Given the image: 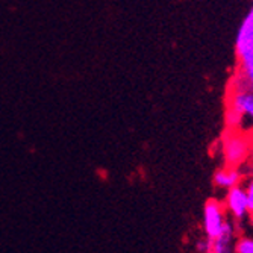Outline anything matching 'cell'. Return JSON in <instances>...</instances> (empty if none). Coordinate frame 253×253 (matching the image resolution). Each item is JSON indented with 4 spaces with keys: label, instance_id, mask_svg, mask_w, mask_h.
<instances>
[{
    "label": "cell",
    "instance_id": "1",
    "mask_svg": "<svg viewBox=\"0 0 253 253\" xmlns=\"http://www.w3.org/2000/svg\"><path fill=\"white\" fill-rule=\"evenodd\" d=\"M224 125L227 130L253 133V89L229 84L224 109Z\"/></svg>",
    "mask_w": 253,
    "mask_h": 253
},
{
    "label": "cell",
    "instance_id": "2",
    "mask_svg": "<svg viewBox=\"0 0 253 253\" xmlns=\"http://www.w3.org/2000/svg\"><path fill=\"white\" fill-rule=\"evenodd\" d=\"M221 155L224 167L240 169L250 159L253 153V144L250 135L238 130H227L221 135Z\"/></svg>",
    "mask_w": 253,
    "mask_h": 253
},
{
    "label": "cell",
    "instance_id": "3",
    "mask_svg": "<svg viewBox=\"0 0 253 253\" xmlns=\"http://www.w3.org/2000/svg\"><path fill=\"white\" fill-rule=\"evenodd\" d=\"M203 232L210 240H215L221 235L227 223L224 203L218 199H208L203 206Z\"/></svg>",
    "mask_w": 253,
    "mask_h": 253
},
{
    "label": "cell",
    "instance_id": "4",
    "mask_svg": "<svg viewBox=\"0 0 253 253\" xmlns=\"http://www.w3.org/2000/svg\"><path fill=\"white\" fill-rule=\"evenodd\" d=\"M223 203H224L226 212H229V215L232 217L234 221H243L249 215L247 196H246V190L243 183L238 187L227 190Z\"/></svg>",
    "mask_w": 253,
    "mask_h": 253
},
{
    "label": "cell",
    "instance_id": "5",
    "mask_svg": "<svg viewBox=\"0 0 253 253\" xmlns=\"http://www.w3.org/2000/svg\"><path fill=\"white\" fill-rule=\"evenodd\" d=\"M243 177H244V174L240 169L221 167V169L215 170V173H214V185L227 191L234 187L241 185Z\"/></svg>",
    "mask_w": 253,
    "mask_h": 253
},
{
    "label": "cell",
    "instance_id": "6",
    "mask_svg": "<svg viewBox=\"0 0 253 253\" xmlns=\"http://www.w3.org/2000/svg\"><path fill=\"white\" fill-rule=\"evenodd\" d=\"M235 250V226L232 221L226 223L223 232L212 241L211 253H234Z\"/></svg>",
    "mask_w": 253,
    "mask_h": 253
},
{
    "label": "cell",
    "instance_id": "7",
    "mask_svg": "<svg viewBox=\"0 0 253 253\" xmlns=\"http://www.w3.org/2000/svg\"><path fill=\"white\" fill-rule=\"evenodd\" d=\"M229 84L234 85H240V86H246V88H252L253 89V64L246 65V67H237L235 73Z\"/></svg>",
    "mask_w": 253,
    "mask_h": 253
},
{
    "label": "cell",
    "instance_id": "8",
    "mask_svg": "<svg viewBox=\"0 0 253 253\" xmlns=\"http://www.w3.org/2000/svg\"><path fill=\"white\" fill-rule=\"evenodd\" d=\"M250 40H253V5H252L250 11L247 12V15L244 17V20L241 21L237 38H235V44L250 41Z\"/></svg>",
    "mask_w": 253,
    "mask_h": 253
},
{
    "label": "cell",
    "instance_id": "9",
    "mask_svg": "<svg viewBox=\"0 0 253 253\" xmlns=\"http://www.w3.org/2000/svg\"><path fill=\"white\" fill-rule=\"evenodd\" d=\"M234 253H253V238L252 237H240L235 241Z\"/></svg>",
    "mask_w": 253,
    "mask_h": 253
},
{
    "label": "cell",
    "instance_id": "10",
    "mask_svg": "<svg viewBox=\"0 0 253 253\" xmlns=\"http://www.w3.org/2000/svg\"><path fill=\"white\" fill-rule=\"evenodd\" d=\"M244 190H246V196H247V208H249V215L253 217V177L249 176L246 179V182L243 183Z\"/></svg>",
    "mask_w": 253,
    "mask_h": 253
},
{
    "label": "cell",
    "instance_id": "11",
    "mask_svg": "<svg viewBox=\"0 0 253 253\" xmlns=\"http://www.w3.org/2000/svg\"><path fill=\"white\" fill-rule=\"evenodd\" d=\"M196 250H197V253H211V250H212V240L206 238V237L197 240Z\"/></svg>",
    "mask_w": 253,
    "mask_h": 253
},
{
    "label": "cell",
    "instance_id": "12",
    "mask_svg": "<svg viewBox=\"0 0 253 253\" xmlns=\"http://www.w3.org/2000/svg\"><path fill=\"white\" fill-rule=\"evenodd\" d=\"M250 138H252V144H253V133L250 135Z\"/></svg>",
    "mask_w": 253,
    "mask_h": 253
},
{
    "label": "cell",
    "instance_id": "13",
    "mask_svg": "<svg viewBox=\"0 0 253 253\" xmlns=\"http://www.w3.org/2000/svg\"><path fill=\"white\" fill-rule=\"evenodd\" d=\"M252 177H253V169H252Z\"/></svg>",
    "mask_w": 253,
    "mask_h": 253
}]
</instances>
